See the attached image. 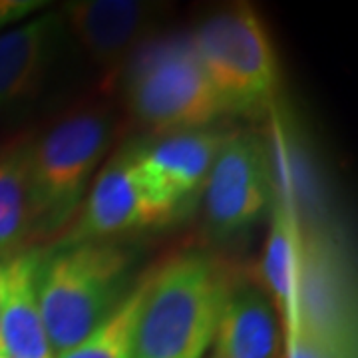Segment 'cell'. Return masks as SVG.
Listing matches in <instances>:
<instances>
[{"instance_id":"6da1fadb","label":"cell","mask_w":358,"mask_h":358,"mask_svg":"<svg viewBox=\"0 0 358 358\" xmlns=\"http://www.w3.org/2000/svg\"><path fill=\"white\" fill-rule=\"evenodd\" d=\"M239 285L229 263L185 253L145 275L131 358H203Z\"/></svg>"},{"instance_id":"7a4b0ae2","label":"cell","mask_w":358,"mask_h":358,"mask_svg":"<svg viewBox=\"0 0 358 358\" xmlns=\"http://www.w3.org/2000/svg\"><path fill=\"white\" fill-rule=\"evenodd\" d=\"M128 251L112 241L58 243L38 253L36 296L54 358L76 346L126 296Z\"/></svg>"},{"instance_id":"3957f363","label":"cell","mask_w":358,"mask_h":358,"mask_svg":"<svg viewBox=\"0 0 358 358\" xmlns=\"http://www.w3.org/2000/svg\"><path fill=\"white\" fill-rule=\"evenodd\" d=\"M117 134L108 106H82L30 143L34 241L64 227L80 209L96 167Z\"/></svg>"},{"instance_id":"277c9868","label":"cell","mask_w":358,"mask_h":358,"mask_svg":"<svg viewBox=\"0 0 358 358\" xmlns=\"http://www.w3.org/2000/svg\"><path fill=\"white\" fill-rule=\"evenodd\" d=\"M126 68L129 110L155 134L203 129L225 114L189 38L145 42Z\"/></svg>"},{"instance_id":"5b68a950","label":"cell","mask_w":358,"mask_h":358,"mask_svg":"<svg viewBox=\"0 0 358 358\" xmlns=\"http://www.w3.org/2000/svg\"><path fill=\"white\" fill-rule=\"evenodd\" d=\"M225 114H259L279 88V68L267 26L247 4L207 16L189 36Z\"/></svg>"},{"instance_id":"8992f818","label":"cell","mask_w":358,"mask_h":358,"mask_svg":"<svg viewBox=\"0 0 358 358\" xmlns=\"http://www.w3.org/2000/svg\"><path fill=\"white\" fill-rule=\"evenodd\" d=\"M294 327L355 352V305L345 261L324 231L299 233ZM289 331V329H287Z\"/></svg>"},{"instance_id":"52a82bcc","label":"cell","mask_w":358,"mask_h":358,"mask_svg":"<svg viewBox=\"0 0 358 358\" xmlns=\"http://www.w3.org/2000/svg\"><path fill=\"white\" fill-rule=\"evenodd\" d=\"M140 148L126 145L103 164L84 197L78 221L60 243L108 241L117 233L157 227L176 219L141 176Z\"/></svg>"},{"instance_id":"ba28073f","label":"cell","mask_w":358,"mask_h":358,"mask_svg":"<svg viewBox=\"0 0 358 358\" xmlns=\"http://www.w3.org/2000/svg\"><path fill=\"white\" fill-rule=\"evenodd\" d=\"M203 189L207 225L217 237L255 223L271 201V166L263 140L255 134H229Z\"/></svg>"},{"instance_id":"9c48e42d","label":"cell","mask_w":358,"mask_h":358,"mask_svg":"<svg viewBox=\"0 0 358 358\" xmlns=\"http://www.w3.org/2000/svg\"><path fill=\"white\" fill-rule=\"evenodd\" d=\"M162 10L140 0H74L58 13L90 60L115 74L150 40Z\"/></svg>"},{"instance_id":"30bf717a","label":"cell","mask_w":358,"mask_h":358,"mask_svg":"<svg viewBox=\"0 0 358 358\" xmlns=\"http://www.w3.org/2000/svg\"><path fill=\"white\" fill-rule=\"evenodd\" d=\"M221 129H193L140 148V169L150 192L178 217L205 187L219 150L227 140Z\"/></svg>"},{"instance_id":"8fae6325","label":"cell","mask_w":358,"mask_h":358,"mask_svg":"<svg viewBox=\"0 0 358 358\" xmlns=\"http://www.w3.org/2000/svg\"><path fill=\"white\" fill-rule=\"evenodd\" d=\"M38 251L0 261V348L10 358H54L36 296Z\"/></svg>"},{"instance_id":"7c38bea8","label":"cell","mask_w":358,"mask_h":358,"mask_svg":"<svg viewBox=\"0 0 358 358\" xmlns=\"http://www.w3.org/2000/svg\"><path fill=\"white\" fill-rule=\"evenodd\" d=\"M64 30L60 13H44L0 34V112L42 86Z\"/></svg>"},{"instance_id":"4fadbf2b","label":"cell","mask_w":358,"mask_h":358,"mask_svg":"<svg viewBox=\"0 0 358 358\" xmlns=\"http://www.w3.org/2000/svg\"><path fill=\"white\" fill-rule=\"evenodd\" d=\"M221 358H275L279 329L267 293L253 285H237L225 303L213 336Z\"/></svg>"},{"instance_id":"5bb4252c","label":"cell","mask_w":358,"mask_h":358,"mask_svg":"<svg viewBox=\"0 0 358 358\" xmlns=\"http://www.w3.org/2000/svg\"><path fill=\"white\" fill-rule=\"evenodd\" d=\"M34 241V203L30 183V141L0 154V261L30 249Z\"/></svg>"},{"instance_id":"9a60e30c","label":"cell","mask_w":358,"mask_h":358,"mask_svg":"<svg viewBox=\"0 0 358 358\" xmlns=\"http://www.w3.org/2000/svg\"><path fill=\"white\" fill-rule=\"evenodd\" d=\"M299 261V231L287 201L273 205V223L261 261V277L282 313L287 329L294 324V289Z\"/></svg>"},{"instance_id":"2e32d148","label":"cell","mask_w":358,"mask_h":358,"mask_svg":"<svg viewBox=\"0 0 358 358\" xmlns=\"http://www.w3.org/2000/svg\"><path fill=\"white\" fill-rule=\"evenodd\" d=\"M145 291V277L115 305L106 319L76 346L56 358H131L134 329Z\"/></svg>"},{"instance_id":"e0dca14e","label":"cell","mask_w":358,"mask_h":358,"mask_svg":"<svg viewBox=\"0 0 358 358\" xmlns=\"http://www.w3.org/2000/svg\"><path fill=\"white\" fill-rule=\"evenodd\" d=\"M289 358H355V352L331 345L301 327L287 331Z\"/></svg>"},{"instance_id":"ac0fdd59","label":"cell","mask_w":358,"mask_h":358,"mask_svg":"<svg viewBox=\"0 0 358 358\" xmlns=\"http://www.w3.org/2000/svg\"><path fill=\"white\" fill-rule=\"evenodd\" d=\"M0 358H10V357H8V355H6V352H4V350L0 348Z\"/></svg>"},{"instance_id":"d6986e66","label":"cell","mask_w":358,"mask_h":358,"mask_svg":"<svg viewBox=\"0 0 358 358\" xmlns=\"http://www.w3.org/2000/svg\"><path fill=\"white\" fill-rule=\"evenodd\" d=\"M209 358H221V357H217V355H211V357Z\"/></svg>"}]
</instances>
